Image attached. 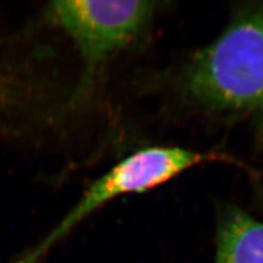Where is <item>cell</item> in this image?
Returning a JSON list of instances; mask_svg holds the SVG:
<instances>
[{
    "label": "cell",
    "mask_w": 263,
    "mask_h": 263,
    "mask_svg": "<svg viewBox=\"0 0 263 263\" xmlns=\"http://www.w3.org/2000/svg\"><path fill=\"white\" fill-rule=\"evenodd\" d=\"M184 95L216 112H263V5L238 13L185 65Z\"/></svg>",
    "instance_id": "cell-1"
},
{
    "label": "cell",
    "mask_w": 263,
    "mask_h": 263,
    "mask_svg": "<svg viewBox=\"0 0 263 263\" xmlns=\"http://www.w3.org/2000/svg\"><path fill=\"white\" fill-rule=\"evenodd\" d=\"M157 5L139 0H60L48 4L47 20L69 36L84 63L79 96L91 89L105 64L143 34Z\"/></svg>",
    "instance_id": "cell-2"
},
{
    "label": "cell",
    "mask_w": 263,
    "mask_h": 263,
    "mask_svg": "<svg viewBox=\"0 0 263 263\" xmlns=\"http://www.w3.org/2000/svg\"><path fill=\"white\" fill-rule=\"evenodd\" d=\"M205 159L204 154L180 147H146L132 153L92 181L51 232L12 263H39L57 242L105 205L121 196L149 191Z\"/></svg>",
    "instance_id": "cell-3"
},
{
    "label": "cell",
    "mask_w": 263,
    "mask_h": 263,
    "mask_svg": "<svg viewBox=\"0 0 263 263\" xmlns=\"http://www.w3.org/2000/svg\"><path fill=\"white\" fill-rule=\"evenodd\" d=\"M215 263H263V223L237 208L221 211Z\"/></svg>",
    "instance_id": "cell-4"
}]
</instances>
